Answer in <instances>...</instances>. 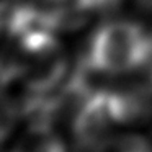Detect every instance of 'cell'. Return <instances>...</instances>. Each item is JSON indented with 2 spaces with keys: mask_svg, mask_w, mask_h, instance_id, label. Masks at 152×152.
Segmentation results:
<instances>
[{
  "mask_svg": "<svg viewBox=\"0 0 152 152\" xmlns=\"http://www.w3.org/2000/svg\"><path fill=\"white\" fill-rule=\"evenodd\" d=\"M152 33L142 25L113 20L100 25L90 36L80 62L96 77H121L149 67Z\"/></svg>",
  "mask_w": 152,
  "mask_h": 152,
  "instance_id": "6da1fadb",
  "label": "cell"
},
{
  "mask_svg": "<svg viewBox=\"0 0 152 152\" xmlns=\"http://www.w3.org/2000/svg\"><path fill=\"white\" fill-rule=\"evenodd\" d=\"M119 128L108 87H96L77 105L70 118L74 142L82 152H106Z\"/></svg>",
  "mask_w": 152,
  "mask_h": 152,
  "instance_id": "7a4b0ae2",
  "label": "cell"
},
{
  "mask_svg": "<svg viewBox=\"0 0 152 152\" xmlns=\"http://www.w3.org/2000/svg\"><path fill=\"white\" fill-rule=\"evenodd\" d=\"M119 126H137L152 119V83L129 82L108 87Z\"/></svg>",
  "mask_w": 152,
  "mask_h": 152,
  "instance_id": "3957f363",
  "label": "cell"
},
{
  "mask_svg": "<svg viewBox=\"0 0 152 152\" xmlns=\"http://www.w3.org/2000/svg\"><path fill=\"white\" fill-rule=\"evenodd\" d=\"M28 4L57 34L80 30L95 17L90 0H28Z\"/></svg>",
  "mask_w": 152,
  "mask_h": 152,
  "instance_id": "277c9868",
  "label": "cell"
},
{
  "mask_svg": "<svg viewBox=\"0 0 152 152\" xmlns=\"http://www.w3.org/2000/svg\"><path fill=\"white\" fill-rule=\"evenodd\" d=\"M10 152H66V144L53 126L30 124Z\"/></svg>",
  "mask_w": 152,
  "mask_h": 152,
  "instance_id": "5b68a950",
  "label": "cell"
},
{
  "mask_svg": "<svg viewBox=\"0 0 152 152\" xmlns=\"http://www.w3.org/2000/svg\"><path fill=\"white\" fill-rule=\"evenodd\" d=\"M20 118L21 110L17 98L7 87H0V144L13 132Z\"/></svg>",
  "mask_w": 152,
  "mask_h": 152,
  "instance_id": "8992f818",
  "label": "cell"
},
{
  "mask_svg": "<svg viewBox=\"0 0 152 152\" xmlns=\"http://www.w3.org/2000/svg\"><path fill=\"white\" fill-rule=\"evenodd\" d=\"M106 152H152V144L142 136L129 134L116 137Z\"/></svg>",
  "mask_w": 152,
  "mask_h": 152,
  "instance_id": "52a82bcc",
  "label": "cell"
},
{
  "mask_svg": "<svg viewBox=\"0 0 152 152\" xmlns=\"http://www.w3.org/2000/svg\"><path fill=\"white\" fill-rule=\"evenodd\" d=\"M124 0H90L95 17H110L119 10Z\"/></svg>",
  "mask_w": 152,
  "mask_h": 152,
  "instance_id": "ba28073f",
  "label": "cell"
},
{
  "mask_svg": "<svg viewBox=\"0 0 152 152\" xmlns=\"http://www.w3.org/2000/svg\"><path fill=\"white\" fill-rule=\"evenodd\" d=\"M149 70H151V79L149 80H151V83H152V61H151V64H149Z\"/></svg>",
  "mask_w": 152,
  "mask_h": 152,
  "instance_id": "9c48e42d",
  "label": "cell"
}]
</instances>
